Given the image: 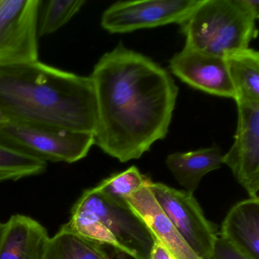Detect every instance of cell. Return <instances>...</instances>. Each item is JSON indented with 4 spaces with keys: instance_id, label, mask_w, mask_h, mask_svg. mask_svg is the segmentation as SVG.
I'll return each instance as SVG.
<instances>
[{
    "instance_id": "1",
    "label": "cell",
    "mask_w": 259,
    "mask_h": 259,
    "mask_svg": "<svg viewBox=\"0 0 259 259\" xmlns=\"http://www.w3.org/2000/svg\"><path fill=\"white\" fill-rule=\"evenodd\" d=\"M96 94L95 145L122 163L166 137L179 89L166 69L119 44L90 75Z\"/></svg>"
},
{
    "instance_id": "2",
    "label": "cell",
    "mask_w": 259,
    "mask_h": 259,
    "mask_svg": "<svg viewBox=\"0 0 259 259\" xmlns=\"http://www.w3.org/2000/svg\"><path fill=\"white\" fill-rule=\"evenodd\" d=\"M0 107L13 120L95 133L98 119L92 78L41 63L0 67Z\"/></svg>"
},
{
    "instance_id": "3",
    "label": "cell",
    "mask_w": 259,
    "mask_h": 259,
    "mask_svg": "<svg viewBox=\"0 0 259 259\" xmlns=\"http://www.w3.org/2000/svg\"><path fill=\"white\" fill-rule=\"evenodd\" d=\"M255 21L240 0H201L180 25L185 46L227 58L248 49L257 36Z\"/></svg>"
},
{
    "instance_id": "4",
    "label": "cell",
    "mask_w": 259,
    "mask_h": 259,
    "mask_svg": "<svg viewBox=\"0 0 259 259\" xmlns=\"http://www.w3.org/2000/svg\"><path fill=\"white\" fill-rule=\"evenodd\" d=\"M0 141L45 161L75 163L95 145L94 135L9 119L0 124Z\"/></svg>"
},
{
    "instance_id": "5",
    "label": "cell",
    "mask_w": 259,
    "mask_h": 259,
    "mask_svg": "<svg viewBox=\"0 0 259 259\" xmlns=\"http://www.w3.org/2000/svg\"><path fill=\"white\" fill-rule=\"evenodd\" d=\"M75 205L89 210L105 225L123 252L135 259H150L156 237L128 204L116 202L95 187L86 190Z\"/></svg>"
},
{
    "instance_id": "6",
    "label": "cell",
    "mask_w": 259,
    "mask_h": 259,
    "mask_svg": "<svg viewBox=\"0 0 259 259\" xmlns=\"http://www.w3.org/2000/svg\"><path fill=\"white\" fill-rule=\"evenodd\" d=\"M150 189L166 218L195 254L202 259H212L218 236L216 227L205 218L193 193L153 182Z\"/></svg>"
},
{
    "instance_id": "7",
    "label": "cell",
    "mask_w": 259,
    "mask_h": 259,
    "mask_svg": "<svg viewBox=\"0 0 259 259\" xmlns=\"http://www.w3.org/2000/svg\"><path fill=\"white\" fill-rule=\"evenodd\" d=\"M40 0H0V67L39 60Z\"/></svg>"
},
{
    "instance_id": "8",
    "label": "cell",
    "mask_w": 259,
    "mask_h": 259,
    "mask_svg": "<svg viewBox=\"0 0 259 259\" xmlns=\"http://www.w3.org/2000/svg\"><path fill=\"white\" fill-rule=\"evenodd\" d=\"M201 0H144L117 2L103 13L101 26L111 34L181 24Z\"/></svg>"
},
{
    "instance_id": "9",
    "label": "cell",
    "mask_w": 259,
    "mask_h": 259,
    "mask_svg": "<svg viewBox=\"0 0 259 259\" xmlns=\"http://www.w3.org/2000/svg\"><path fill=\"white\" fill-rule=\"evenodd\" d=\"M238 125L231 148L224 154L238 183L251 198L258 199L259 103L236 102Z\"/></svg>"
},
{
    "instance_id": "10",
    "label": "cell",
    "mask_w": 259,
    "mask_h": 259,
    "mask_svg": "<svg viewBox=\"0 0 259 259\" xmlns=\"http://www.w3.org/2000/svg\"><path fill=\"white\" fill-rule=\"evenodd\" d=\"M169 69L194 89L216 96L236 98L225 58L185 46L169 60Z\"/></svg>"
},
{
    "instance_id": "11",
    "label": "cell",
    "mask_w": 259,
    "mask_h": 259,
    "mask_svg": "<svg viewBox=\"0 0 259 259\" xmlns=\"http://www.w3.org/2000/svg\"><path fill=\"white\" fill-rule=\"evenodd\" d=\"M49 239L45 227L35 220L13 215L6 223L0 259H42Z\"/></svg>"
},
{
    "instance_id": "12",
    "label": "cell",
    "mask_w": 259,
    "mask_h": 259,
    "mask_svg": "<svg viewBox=\"0 0 259 259\" xmlns=\"http://www.w3.org/2000/svg\"><path fill=\"white\" fill-rule=\"evenodd\" d=\"M219 236L248 258L259 259V198L235 204L223 222Z\"/></svg>"
},
{
    "instance_id": "13",
    "label": "cell",
    "mask_w": 259,
    "mask_h": 259,
    "mask_svg": "<svg viewBox=\"0 0 259 259\" xmlns=\"http://www.w3.org/2000/svg\"><path fill=\"white\" fill-rule=\"evenodd\" d=\"M223 157L221 148L213 146L189 152L174 153L168 156L166 163L179 184L193 193L206 174L222 166Z\"/></svg>"
},
{
    "instance_id": "14",
    "label": "cell",
    "mask_w": 259,
    "mask_h": 259,
    "mask_svg": "<svg viewBox=\"0 0 259 259\" xmlns=\"http://www.w3.org/2000/svg\"><path fill=\"white\" fill-rule=\"evenodd\" d=\"M225 60L236 102L259 103L258 53L248 48Z\"/></svg>"
},
{
    "instance_id": "15",
    "label": "cell",
    "mask_w": 259,
    "mask_h": 259,
    "mask_svg": "<svg viewBox=\"0 0 259 259\" xmlns=\"http://www.w3.org/2000/svg\"><path fill=\"white\" fill-rule=\"evenodd\" d=\"M101 245L87 240L64 224L50 237L42 259H105Z\"/></svg>"
},
{
    "instance_id": "16",
    "label": "cell",
    "mask_w": 259,
    "mask_h": 259,
    "mask_svg": "<svg viewBox=\"0 0 259 259\" xmlns=\"http://www.w3.org/2000/svg\"><path fill=\"white\" fill-rule=\"evenodd\" d=\"M85 0H50L40 7L37 32L38 37L57 32L78 14Z\"/></svg>"
},
{
    "instance_id": "17",
    "label": "cell",
    "mask_w": 259,
    "mask_h": 259,
    "mask_svg": "<svg viewBox=\"0 0 259 259\" xmlns=\"http://www.w3.org/2000/svg\"><path fill=\"white\" fill-rule=\"evenodd\" d=\"M151 181L136 166H133L123 172L110 176L95 188L116 202L128 204L127 198Z\"/></svg>"
},
{
    "instance_id": "18",
    "label": "cell",
    "mask_w": 259,
    "mask_h": 259,
    "mask_svg": "<svg viewBox=\"0 0 259 259\" xmlns=\"http://www.w3.org/2000/svg\"><path fill=\"white\" fill-rule=\"evenodd\" d=\"M47 166L45 160L0 141V172L13 174L21 179L42 174L46 170Z\"/></svg>"
},
{
    "instance_id": "19",
    "label": "cell",
    "mask_w": 259,
    "mask_h": 259,
    "mask_svg": "<svg viewBox=\"0 0 259 259\" xmlns=\"http://www.w3.org/2000/svg\"><path fill=\"white\" fill-rule=\"evenodd\" d=\"M212 259H249L234 245L218 236L213 247Z\"/></svg>"
},
{
    "instance_id": "20",
    "label": "cell",
    "mask_w": 259,
    "mask_h": 259,
    "mask_svg": "<svg viewBox=\"0 0 259 259\" xmlns=\"http://www.w3.org/2000/svg\"><path fill=\"white\" fill-rule=\"evenodd\" d=\"M150 259H172L167 250L156 239Z\"/></svg>"
},
{
    "instance_id": "21",
    "label": "cell",
    "mask_w": 259,
    "mask_h": 259,
    "mask_svg": "<svg viewBox=\"0 0 259 259\" xmlns=\"http://www.w3.org/2000/svg\"><path fill=\"white\" fill-rule=\"evenodd\" d=\"M241 4L257 20L259 17V1L255 0H240Z\"/></svg>"
},
{
    "instance_id": "22",
    "label": "cell",
    "mask_w": 259,
    "mask_h": 259,
    "mask_svg": "<svg viewBox=\"0 0 259 259\" xmlns=\"http://www.w3.org/2000/svg\"><path fill=\"white\" fill-rule=\"evenodd\" d=\"M19 180L16 176L11 174H7V172H0V182L5 181V180Z\"/></svg>"
},
{
    "instance_id": "23",
    "label": "cell",
    "mask_w": 259,
    "mask_h": 259,
    "mask_svg": "<svg viewBox=\"0 0 259 259\" xmlns=\"http://www.w3.org/2000/svg\"><path fill=\"white\" fill-rule=\"evenodd\" d=\"M116 259H130L128 257H130V256L127 254L126 253L119 251V250H116Z\"/></svg>"
},
{
    "instance_id": "24",
    "label": "cell",
    "mask_w": 259,
    "mask_h": 259,
    "mask_svg": "<svg viewBox=\"0 0 259 259\" xmlns=\"http://www.w3.org/2000/svg\"><path fill=\"white\" fill-rule=\"evenodd\" d=\"M8 119L9 118L7 117L4 110H3V109L0 107V124L3 123V122H5L6 121L8 120Z\"/></svg>"
},
{
    "instance_id": "25",
    "label": "cell",
    "mask_w": 259,
    "mask_h": 259,
    "mask_svg": "<svg viewBox=\"0 0 259 259\" xmlns=\"http://www.w3.org/2000/svg\"><path fill=\"white\" fill-rule=\"evenodd\" d=\"M5 227L6 223L5 224H3V223L0 222V242H1V239H2L3 236H4Z\"/></svg>"
},
{
    "instance_id": "26",
    "label": "cell",
    "mask_w": 259,
    "mask_h": 259,
    "mask_svg": "<svg viewBox=\"0 0 259 259\" xmlns=\"http://www.w3.org/2000/svg\"><path fill=\"white\" fill-rule=\"evenodd\" d=\"M105 259H111L110 257H109L108 254H107V256H106Z\"/></svg>"
}]
</instances>
